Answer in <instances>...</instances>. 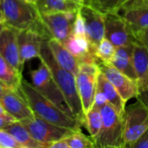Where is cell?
I'll list each match as a JSON object with an SVG mask.
<instances>
[{
  "mask_svg": "<svg viewBox=\"0 0 148 148\" xmlns=\"http://www.w3.org/2000/svg\"><path fill=\"white\" fill-rule=\"evenodd\" d=\"M39 59L42 60L49 69L71 110L73 116L81 123L82 126H84L85 114L82 110L81 99L77 90L75 75L61 67L56 62L47 44V40H45L42 45Z\"/></svg>",
  "mask_w": 148,
  "mask_h": 148,
  "instance_id": "6da1fadb",
  "label": "cell"
},
{
  "mask_svg": "<svg viewBox=\"0 0 148 148\" xmlns=\"http://www.w3.org/2000/svg\"><path fill=\"white\" fill-rule=\"evenodd\" d=\"M19 91L27 101L35 115L50 123L71 130L81 129L82 127L76 119L65 113L39 93L31 83L22 80Z\"/></svg>",
  "mask_w": 148,
  "mask_h": 148,
  "instance_id": "7a4b0ae2",
  "label": "cell"
},
{
  "mask_svg": "<svg viewBox=\"0 0 148 148\" xmlns=\"http://www.w3.org/2000/svg\"><path fill=\"white\" fill-rule=\"evenodd\" d=\"M0 11L5 25L17 30H36L47 37H51L35 3L27 0H0Z\"/></svg>",
  "mask_w": 148,
  "mask_h": 148,
  "instance_id": "3957f363",
  "label": "cell"
},
{
  "mask_svg": "<svg viewBox=\"0 0 148 148\" xmlns=\"http://www.w3.org/2000/svg\"><path fill=\"white\" fill-rule=\"evenodd\" d=\"M102 127L93 140L95 147L127 148L124 139V121L117 111L108 102L101 108Z\"/></svg>",
  "mask_w": 148,
  "mask_h": 148,
  "instance_id": "277c9868",
  "label": "cell"
},
{
  "mask_svg": "<svg viewBox=\"0 0 148 148\" xmlns=\"http://www.w3.org/2000/svg\"><path fill=\"white\" fill-rule=\"evenodd\" d=\"M126 147L132 148L148 130V106L138 97L123 114Z\"/></svg>",
  "mask_w": 148,
  "mask_h": 148,
  "instance_id": "5b68a950",
  "label": "cell"
},
{
  "mask_svg": "<svg viewBox=\"0 0 148 148\" xmlns=\"http://www.w3.org/2000/svg\"><path fill=\"white\" fill-rule=\"evenodd\" d=\"M40 61V65L36 69L30 71V83L43 96L51 101L65 113L73 116L71 110L62 91L56 84L49 69L42 60Z\"/></svg>",
  "mask_w": 148,
  "mask_h": 148,
  "instance_id": "8992f818",
  "label": "cell"
},
{
  "mask_svg": "<svg viewBox=\"0 0 148 148\" xmlns=\"http://www.w3.org/2000/svg\"><path fill=\"white\" fill-rule=\"evenodd\" d=\"M19 121L23 123L33 139L42 144L44 148H49L51 143L68 137L74 131L50 123L35 114Z\"/></svg>",
  "mask_w": 148,
  "mask_h": 148,
  "instance_id": "52a82bcc",
  "label": "cell"
},
{
  "mask_svg": "<svg viewBox=\"0 0 148 148\" xmlns=\"http://www.w3.org/2000/svg\"><path fill=\"white\" fill-rule=\"evenodd\" d=\"M100 71L116 88L123 101L127 103L133 98H138L140 94L136 81L129 78L127 75L115 69L108 62L97 61Z\"/></svg>",
  "mask_w": 148,
  "mask_h": 148,
  "instance_id": "ba28073f",
  "label": "cell"
},
{
  "mask_svg": "<svg viewBox=\"0 0 148 148\" xmlns=\"http://www.w3.org/2000/svg\"><path fill=\"white\" fill-rule=\"evenodd\" d=\"M105 37L115 47L137 42L134 32L129 23L116 13H106Z\"/></svg>",
  "mask_w": 148,
  "mask_h": 148,
  "instance_id": "9c48e42d",
  "label": "cell"
},
{
  "mask_svg": "<svg viewBox=\"0 0 148 148\" xmlns=\"http://www.w3.org/2000/svg\"><path fill=\"white\" fill-rule=\"evenodd\" d=\"M79 12L85 23L86 37L90 44L91 50L94 51L99 42L105 37L106 13L86 3L81 5Z\"/></svg>",
  "mask_w": 148,
  "mask_h": 148,
  "instance_id": "30bf717a",
  "label": "cell"
},
{
  "mask_svg": "<svg viewBox=\"0 0 148 148\" xmlns=\"http://www.w3.org/2000/svg\"><path fill=\"white\" fill-rule=\"evenodd\" d=\"M76 12H55L41 14L43 24L47 28L51 37L56 38L62 43L72 34L73 25Z\"/></svg>",
  "mask_w": 148,
  "mask_h": 148,
  "instance_id": "8fae6325",
  "label": "cell"
},
{
  "mask_svg": "<svg viewBox=\"0 0 148 148\" xmlns=\"http://www.w3.org/2000/svg\"><path fill=\"white\" fill-rule=\"evenodd\" d=\"M47 37L32 29H22L17 32V44L20 60L23 64L26 62L39 58L41 48Z\"/></svg>",
  "mask_w": 148,
  "mask_h": 148,
  "instance_id": "7c38bea8",
  "label": "cell"
},
{
  "mask_svg": "<svg viewBox=\"0 0 148 148\" xmlns=\"http://www.w3.org/2000/svg\"><path fill=\"white\" fill-rule=\"evenodd\" d=\"M115 13L129 23L134 32L148 27V4L142 0H127Z\"/></svg>",
  "mask_w": 148,
  "mask_h": 148,
  "instance_id": "4fadbf2b",
  "label": "cell"
},
{
  "mask_svg": "<svg viewBox=\"0 0 148 148\" xmlns=\"http://www.w3.org/2000/svg\"><path fill=\"white\" fill-rule=\"evenodd\" d=\"M17 32V29L4 25L0 33V56L22 74L23 64L21 62L19 56Z\"/></svg>",
  "mask_w": 148,
  "mask_h": 148,
  "instance_id": "5bb4252c",
  "label": "cell"
},
{
  "mask_svg": "<svg viewBox=\"0 0 148 148\" xmlns=\"http://www.w3.org/2000/svg\"><path fill=\"white\" fill-rule=\"evenodd\" d=\"M0 104L6 113L16 121H23L34 115V113L19 89H8L1 98Z\"/></svg>",
  "mask_w": 148,
  "mask_h": 148,
  "instance_id": "9a60e30c",
  "label": "cell"
},
{
  "mask_svg": "<svg viewBox=\"0 0 148 148\" xmlns=\"http://www.w3.org/2000/svg\"><path fill=\"white\" fill-rule=\"evenodd\" d=\"M97 76L82 70H79L75 75L78 94L81 99L84 114L92 108L97 85Z\"/></svg>",
  "mask_w": 148,
  "mask_h": 148,
  "instance_id": "2e32d148",
  "label": "cell"
},
{
  "mask_svg": "<svg viewBox=\"0 0 148 148\" xmlns=\"http://www.w3.org/2000/svg\"><path fill=\"white\" fill-rule=\"evenodd\" d=\"M133 65L137 75L140 94L146 93L148 83V49L140 42H135L133 49Z\"/></svg>",
  "mask_w": 148,
  "mask_h": 148,
  "instance_id": "e0dca14e",
  "label": "cell"
},
{
  "mask_svg": "<svg viewBox=\"0 0 148 148\" xmlns=\"http://www.w3.org/2000/svg\"><path fill=\"white\" fill-rule=\"evenodd\" d=\"M47 44L56 62L63 69L76 75L79 71L78 59L71 54L61 42L54 37H49L47 40Z\"/></svg>",
  "mask_w": 148,
  "mask_h": 148,
  "instance_id": "ac0fdd59",
  "label": "cell"
},
{
  "mask_svg": "<svg viewBox=\"0 0 148 148\" xmlns=\"http://www.w3.org/2000/svg\"><path fill=\"white\" fill-rule=\"evenodd\" d=\"M133 49L134 44L116 47L115 53L108 63L127 75L129 78L137 82V75L133 65L132 59Z\"/></svg>",
  "mask_w": 148,
  "mask_h": 148,
  "instance_id": "d6986e66",
  "label": "cell"
},
{
  "mask_svg": "<svg viewBox=\"0 0 148 148\" xmlns=\"http://www.w3.org/2000/svg\"><path fill=\"white\" fill-rule=\"evenodd\" d=\"M96 88L104 94L108 102L117 111V113L123 117L126 109V102L123 101L116 88L113 84L104 76V75L100 72L97 76V85Z\"/></svg>",
  "mask_w": 148,
  "mask_h": 148,
  "instance_id": "ffe728a7",
  "label": "cell"
},
{
  "mask_svg": "<svg viewBox=\"0 0 148 148\" xmlns=\"http://www.w3.org/2000/svg\"><path fill=\"white\" fill-rule=\"evenodd\" d=\"M82 4L76 0H38L36 3L40 14L77 12Z\"/></svg>",
  "mask_w": 148,
  "mask_h": 148,
  "instance_id": "44dd1931",
  "label": "cell"
},
{
  "mask_svg": "<svg viewBox=\"0 0 148 148\" xmlns=\"http://www.w3.org/2000/svg\"><path fill=\"white\" fill-rule=\"evenodd\" d=\"M4 130L15 139L22 148H44L42 144L33 139L26 127L19 121L10 123L4 128Z\"/></svg>",
  "mask_w": 148,
  "mask_h": 148,
  "instance_id": "7402d4cb",
  "label": "cell"
},
{
  "mask_svg": "<svg viewBox=\"0 0 148 148\" xmlns=\"http://www.w3.org/2000/svg\"><path fill=\"white\" fill-rule=\"evenodd\" d=\"M22 80V74L0 56V82L9 89L18 90Z\"/></svg>",
  "mask_w": 148,
  "mask_h": 148,
  "instance_id": "603a6c76",
  "label": "cell"
},
{
  "mask_svg": "<svg viewBox=\"0 0 148 148\" xmlns=\"http://www.w3.org/2000/svg\"><path fill=\"white\" fill-rule=\"evenodd\" d=\"M62 44L71 54H73L78 59V61L87 54L93 52L86 36L71 34Z\"/></svg>",
  "mask_w": 148,
  "mask_h": 148,
  "instance_id": "cb8c5ba5",
  "label": "cell"
},
{
  "mask_svg": "<svg viewBox=\"0 0 148 148\" xmlns=\"http://www.w3.org/2000/svg\"><path fill=\"white\" fill-rule=\"evenodd\" d=\"M84 126L88 129L92 140H94L99 134L102 127V116L99 108L92 106V108L85 115Z\"/></svg>",
  "mask_w": 148,
  "mask_h": 148,
  "instance_id": "d4e9b609",
  "label": "cell"
},
{
  "mask_svg": "<svg viewBox=\"0 0 148 148\" xmlns=\"http://www.w3.org/2000/svg\"><path fill=\"white\" fill-rule=\"evenodd\" d=\"M69 148H95V143L90 137H87L81 129L74 130L65 138Z\"/></svg>",
  "mask_w": 148,
  "mask_h": 148,
  "instance_id": "484cf974",
  "label": "cell"
},
{
  "mask_svg": "<svg viewBox=\"0 0 148 148\" xmlns=\"http://www.w3.org/2000/svg\"><path fill=\"white\" fill-rule=\"evenodd\" d=\"M116 47L106 37H104L94 49V54L99 61L109 62L115 53Z\"/></svg>",
  "mask_w": 148,
  "mask_h": 148,
  "instance_id": "4316f807",
  "label": "cell"
},
{
  "mask_svg": "<svg viewBox=\"0 0 148 148\" xmlns=\"http://www.w3.org/2000/svg\"><path fill=\"white\" fill-rule=\"evenodd\" d=\"M127 0H87L84 3L89 4L104 13H115Z\"/></svg>",
  "mask_w": 148,
  "mask_h": 148,
  "instance_id": "83f0119b",
  "label": "cell"
},
{
  "mask_svg": "<svg viewBox=\"0 0 148 148\" xmlns=\"http://www.w3.org/2000/svg\"><path fill=\"white\" fill-rule=\"evenodd\" d=\"M0 148L22 147L6 130L0 129Z\"/></svg>",
  "mask_w": 148,
  "mask_h": 148,
  "instance_id": "f1b7e54d",
  "label": "cell"
},
{
  "mask_svg": "<svg viewBox=\"0 0 148 148\" xmlns=\"http://www.w3.org/2000/svg\"><path fill=\"white\" fill-rule=\"evenodd\" d=\"M72 34L76 35V36H86V29H85V23L84 20L80 14L79 10L76 12V16L73 25V31Z\"/></svg>",
  "mask_w": 148,
  "mask_h": 148,
  "instance_id": "f546056e",
  "label": "cell"
},
{
  "mask_svg": "<svg viewBox=\"0 0 148 148\" xmlns=\"http://www.w3.org/2000/svg\"><path fill=\"white\" fill-rule=\"evenodd\" d=\"M134 36L138 42L143 44L148 49V27L143 28L134 32Z\"/></svg>",
  "mask_w": 148,
  "mask_h": 148,
  "instance_id": "4dcf8cb0",
  "label": "cell"
},
{
  "mask_svg": "<svg viewBox=\"0 0 148 148\" xmlns=\"http://www.w3.org/2000/svg\"><path fill=\"white\" fill-rule=\"evenodd\" d=\"M106 103H108V101H107V99H106V96L104 95V94H103L102 92H101L99 89L96 88L93 106L101 108L103 107Z\"/></svg>",
  "mask_w": 148,
  "mask_h": 148,
  "instance_id": "1f68e13d",
  "label": "cell"
},
{
  "mask_svg": "<svg viewBox=\"0 0 148 148\" xmlns=\"http://www.w3.org/2000/svg\"><path fill=\"white\" fill-rule=\"evenodd\" d=\"M16 121V120L14 119L9 114H6L4 115H0V129H4L8 125H10V123H12Z\"/></svg>",
  "mask_w": 148,
  "mask_h": 148,
  "instance_id": "d6a6232c",
  "label": "cell"
},
{
  "mask_svg": "<svg viewBox=\"0 0 148 148\" xmlns=\"http://www.w3.org/2000/svg\"><path fill=\"white\" fill-rule=\"evenodd\" d=\"M132 148H148V130L133 146Z\"/></svg>",
  "mask_w": 148,
  "mask_h": 148,
  "instance_id": "836d02e7",
  "label": "cell"
},
{
  "mask_svg": "<svg viewBox=\"0 0 148 148\" xmlns=\"http://www.w3.org/2000/svg\"><path fill=\"white\" fill-rule=\"evenodd\" d=\"M49 148H69V147L64 138V139H62V140H59L51 143Z\"/></svg>",
  "mask_w": 148,
  "mask_h": 148,
  "instance_id": "e575fe53",
  "label": "cell"
},
{
  "mask_svg": "<svg viewBox=\"0 0 148 148\" xmlns=\"http://www.w3.org/2000/svg\"><path fill=\"white\" fill-rule=\"evenodd\" d=\"M9 88H7L6 87H4L1 82H0V100H1V98L3 97V95H4V93L8 90Z\"/></svg>",
  "mask_w": 148,
  "mask_h": 148,
  "instance_id": "d590c367",
  "label": "cell"
},
{
  "mask_svg": "<svg viewBox=\"0 0 148 148\" xmlns=\"http://www.w3.org/2000/svg\"><path fill=\"white\" fill-rule=\"evenodd\" d=\"M8 114V113H6V111L3 109V106L0 104V115H4V114Z\"/></svg>",
  "mask_w": 148,
  "mask_h": 148,
  "instance_id": "8d00e7d4",
  "label": "cell"
},
{
  "mask_svg": "<svg viewBox=\"0 0 148 148\" xmlns=\"http://www.w3.org/2000/svg\"><path fill=\"white\" fill-rule=\"evenodd\" d=\"M0 23H4V18H3V16L1 13V11H0Z\"/></svg>",
  "mask_w": 148,
  "mask_h": 148,
  "instance_id": "74e56055",
  "label": "cell"
},
{
  "mask_svg": "<svg viewBox=\"0 0 148 148\" xmlns=\"http://www.w3.org/2000/svg\"><path fill=\"white\" fill-rule=\"evenodd\" d=\"M4 23H0V33H1V31H2V29H3V27H4Z\"/></svg>",
  "mask_w": 148,
  "mask_h": 148,
  "instance_id": "f35d334b",
  "label": "cell"
},
{
  "mask_svg": "<svg viewBox=\"0 0 148 148\" xmlns=\"http://www.w3.org/2000/svg\"><path fill=\"white\" fill-rule=\"evenodd\" d=\"M28 2H29V3H36V2L38 1V0H27Z\"/></svg>",
  "mask_w": 148,
  "mask_h": 148,
  "instance_id": "ab89813d",
  "label": "cell"
},
{
  "mask_svg": "<svg viewBox=\"0 0 148 148\" xmlns=\"http://www.w3.org/2000/svg\"><path fill=\"white\" fill-rule=\"evenodd\" d=\"M77 2L81 3H84V0H76Z\"/></svg>",
  "mask_w": 148,
  "mask_h": 148,
  "instance_id": "60d3db41",
  "label": "cell"
},
{
  "mask_svg": "<svg viewBox=\"0 0 148 148\" xmlns=\"http://www.w3.org/2000/svg\"><path fill=\"white\" fill-rule=\"evenodd\" d=\"M145 3H147V4H148V0H142Z\"/></svg>",
  "mask_w": 148,
  "mask_h": 148,
  "instance_id": "b9f144b4",
  "label": "cell"
},
{
  "mask_svg": "<svg viewBox=\"0 0 148 148\" xmlns=\"http://www.w3.org/2000/svg\"><path fill=\"white\" fill-rule=\"evenodd\" d=\"M147 92H148V83H147Z\"/></svg>",
  "mask_w": 148,
  "mask_h": 148,
  "instance_id": "7bdbcfd3",
  "label": "cell"
},
{
  "mask_svg": "<svg viewBox=\"0 0 148 148\" xmlns=\"http://www.w3.org/2000/svg\"><path fill=\"white\" fill-rule=\"evenodd\" d=\"M86 1H87V0H84V3H85V2H86Z\"/></svg>",
  "mask_w": 148,
  "mask_h": 148,
  "instance_id": "ee69618b",
  "label": "cell"
},
{
  "mask_svg": "<svg viewBox=\"0 0 148 148\" xmlns=\"http://www.w3.org/2000/svg\"><path fill=\"white\" fill-rule=\"evenodd\" d=\"M147 106H148V105H147Z\"/></svg>",
  "mask_w": 148,
  "mask_h": 148,
  "instance_id": "f6af8a7d",
  "label": "cell"
}]
</instances>
